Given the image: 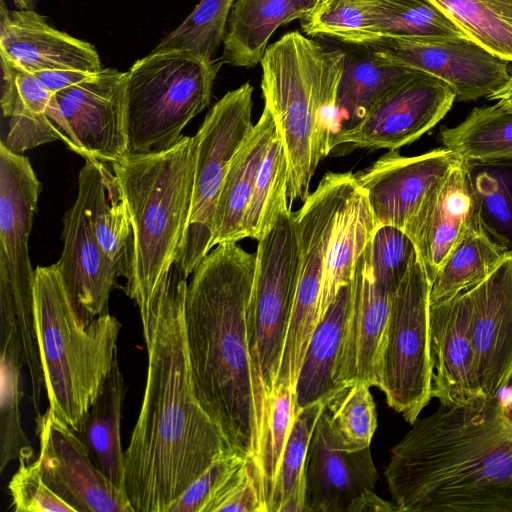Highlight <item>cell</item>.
<instances>
[{
    "mask_svg": "<svg viewBox=\"0 0 512 512\" xmlns=\"http://www.w3.org/2000/svg\"><path fill=\"white\" fill-rule=\"evenodd\" d=\"M186 277L171 268L155 306L146 386L124 451L125 491L134 512H168L180 495L232 450L197 399L184 321Z\"/></svg>",
    "mask_w": 512,
    "mask_h": 512,
    "instance_id": "cell-1",
    "label": "cell"
},
{
    "mask_svg": "<svg viewBox=\"0 0 512 512\" xmlns=\"http://www.w3.org/2000/svg\"><path fill=\"white\" fill-rule=\"evenodd\" d=\"M393 447L398 512H512V391L440 405Z\"/></svg>",
    "mask_w": 512,
    "mask_h": 512,
    "instance_id": "cell-2",
    "label": "cell"
},
{
    "mask_svg": "<svg viewBox=\"0 0 512 512\" xmlns=\"http://www.w3.org/2000/svg\"><path fill=\"white\" fill-rule=\"evenodd\" d=\"M255 262L256 254L236 242L212 248L187 284L184 321L198 401L227 443L256 461L266 396L249 346L248 307Z\"/></svg>",
    "mask_w": 512,
    "mask_h": 512,
    "instance_id": "cell-3",
    "label": "cell"
},
{
    "mask_svg": "<svg viewBox=\"0 0 512 512\" xmlns=\"http://www.w3.org/2000/svg\"><path fill=\"white\" fill-rule=\"evenodd\" d=\"M345 51L329 49L299 31L268 45L261 88L287 158L289 205L304 201L320 161L331 153Z\"/></svg>",
    "mask_w": 512,
    "mask_h": 512,
    "instance_id": "cell-4",
    "label": "cell"
},
{
    "mask_svg": "<svg viewBox=\"0 0 512 512\" xmlns=\"http://www.w3.org/2000/svg\"><path fill=\"white\" fill-rule=\"evenodd\" d=\"M195 137L171 148L127 154L111 165L122 187L134 234L126 293L136 303L148 340L158 295L175 265L188 224L195 173Z\"/></svg>",
    "mask_w": 512,
    "mask_h": 512,
    "instance_id": "cell-5",
    "label": "cell"
},
{
    "mask_svg": "<svg viewBox=\"0 0 512 512\" xmlns=\"http://www.w3.org/2000/svg\"><path fill=\"white\" fill-rule=\"evenodd\" d=\"M34 301L48 409L79 433L117 358L121 323L109 312L85 323L56 264L35 269Z\"/></svg>",
    "mask_w": 512,
    "mask_h": 512,
    "instance_id": "cell-6",
    "label": "cell"
},
{
    "mask_svg": "<svg viewBox=\"0 0 512 512\" xmlns=\"http://www.w3.org/2000/svg\"><path fill=\"white\" fill-rule=\"evenodd\" d=\"M220 60L185 50L152 51L125 72L128 154L174 146L188 122L209 104Z\"/></svg>",
    "mask_w": 512,
    "mask_h": 512,
    "instance_id": "cell-7",
    "label": "cell"
},
{
    "mask_svg": "<svg viewBox=\"0 0 512 512\" xmlns=\"http://www.w3.org/2000/svg\"><path fill=\"white\" fill-rule=\"evenodd\" d=\"M430 288L417 255L394 292L383 343L380 390L410 424L433 398Z\"/></svg>",
    "mask_w": 512,
    "mask_h": 512,
    "instance_id": "cell-8",
    "label": "cell"
},
{
    "mask_svg": "<svg viewBox=\"0 0 512 512\" xmlns=\"http://www.w3.org/2000/svg\"><path fill=\"white\" fill-rule=\"evenodd\" d=\"M248 307L251 358L266 396L276 386L299 277V246L290 205L258 240Z\"/></svg>",
    "mask_w": 512,
    "mask_h": 512,
    "instance_id": "cell-9",
    "label": "cell"
},
{
    "mask_svg": "<svg viewBox=\"0 0 512 512\" xmlns=\"http://www.w3.org/2000/svg\"><path fill=\"white\" fill-rule=\"evenodd\" d=\"M254 88L249 82L227 92L196 133L191 209L175 266L187 278L211 251L217 202L230 165L252 131Z\"/></svg>",
    "mask_w": 512,
    "mask_h": 512,
    "instance_id": "cell-10",
    "label": "cell"
},
{
    "mask_svg": "<svg viewBox=\"0 0 512 512\" xmlns=\"http://www.w3.org/2000/svg\"><path fill=\"white\" fill-rule=\"evenodd\" d=\"M40 190L29 159L0 143V308L13 314L23 352L30 356L39 346L28 240Z\"/></svg>",
    "mask_w": 512,
    "mask_h": 512,
    "instance_id": "cell-11",
    "label": "cell"
},
{
    "mask_svg": "<svg viewBox=\"0 0 512 512\" xmlns=\"http://www.w3.org/2000/svg\"><path fill=\"white\" fill-rule=\"evenodd\" d=\"M45 114L56 141L84 159L112 164L128 154L125 72L103 68L53 93Z\"/></svg>",
    "mask_w": 512,
    "mask_h": 512,
    "instance_id": "cell-12",
    "label": "cell"
},
{
    "mask_svg": "<svg viewBox=\"0 0 512 512\" xmlns=\"http://www.w3.org/2000/svg\"><path fill=\"white\" fill-rule=\"evenodd\" d=\"M456 96L442 80L408 70L372 105L354 127L333 134L331 152L337 147L395 151L411 144L438 124L451 109Z\"/></svg>",
    "mask_w": 512,
    "mask_h": 512,
    "instance_id": "cell-13",
    "label": "cell"
},
{
    "mask_svg": "<svg viewBox=\"0 0 512 512\" xmlns=\"http://www.w3.org/2000/svg\"><path fill=\"white\" fill-rule=\"evenodd\" d=\"M355 185L351 172H329L294 213L299 277L287 328V339L294 344L309 342L318 325L319 297L330 238L337 213Z\"/></svg>",
    "mask_w": 512,
    "mask_h": 512,
    "instance_id": "cell-14",
    "label": "cell"
},
{
    "mask_svg": "<svg viewBox=\"0 0 512 512\" xmlns=\"http://www.w3.org/2000/svg\"><path fill=\"white\" fill-rule=\"evenodd\" d=\"M377 56L444 81L458 101L488 97L508 80V62L467 37L384 38Z\"/></svg>",
    "mask_w": 512,
    "mask_h": 512,
    "instance_id": "cell-15",
    "label": "cell"
},
{
    "mask_svg": "<svg viewBox=\"0 0 512 512\" xmlns=\"http://www.w3.org/2000/svg\"><path fill=\"white\" fill-rule=\"evenodd\" d=\"M36 435L44 481L75 512H134L126 491L96 465L79 434L49 409L37 415Z\"/></svg>",
    "mask_w": 512,
    "mask_h": 512,
    "instance_id": "cell-16",
    "label": "cell"
},
{
    "mask_svg": "<svg viewBox=\"0 0 512 512\" xmlns=\"http://www.w3.org/2000/svg\"><path fill=\"white\" fill-rule=\"evenodd\" d=\"M352 295L335 371V385L360 380L381 388L382 350L394 290L374 276L365 250L352 278Z\"/></svg>",
    "mask_w": 512,
    "mask_h": 512,
    "instance_id": "cell-17",
    "label": "cell"
},
{
    "mask_svg": "<svg viewBox=\"0 0 512 512\" xmlns=\"http://www.w3.org/2000/svg\"><path fill=\"white\" fill-rule=\"evenodd\" d=\"M458 157L445 147L409 157L395 150L354 174L357 185L367 197L376 225L404 230L427 192Z\"/></svg>",
    "mask_w": 512,
    "mask_h": 512,
    "instance_id": "cell-18",
    "label": "cell"
},
{
    "mask_svg": "<svg viewBox=\"0 0 512 512\" xmlns=\"http://www.w3.org/2000/svg\"><path fill=\"white\" fill-rule=\"evenodd\" d=\"M476 218L471 166L458 157L447 173L430 188L404 228L415 245L430 282Z\"/></svg>",
    "mask_w": 512,
    "mask_h": 512,
    "instance_id": "cell-19",
    "label": "cell"
},
{
    "mask_svg": "<svg viewBox=\"0 0 512 512\" xmlns=\"http://www.w3.org/2000/svg\"><path fill=\"white\" fill-rule=\"evenodd\" d=\"M469 297L477 380L492 396L512 377V252Z\"/></svg>",
    "mask_w": 512,
    "mask_h": 512,
    "instance_id": "cell-20",
    "label": "cell"
},
{
    "mask_svg": "<svg viewBox=\"0 0 512 512\" xmlns=\"http://www.w3.org/2000/svg\"><path fill=\"white\" fill-rule=\"evenodd\" d=\"M62 240V254L55 264L80 318L88 323L108 312L119 274L93 232L87 184L81 175L74 205L63 218Z\"/></svg>",
    "mask_w": 512,
    "mask_h": 512,
    "instance_id": "cell-21",
    "label": "cell"
},
{
    "mask_svg": "<svg viewBox=\"0 0 512 512\" xmlns=\"http://www.w3.org/2000/svg\"><path fill=\"white\" fill-rule=\"evenodd\" d=\"M0 56L1 61L31 73L45 70L93 73L103 69L91 43L55 29L34 10H8L3 0Z\"/></svg>",
    "mask_w": 512,
    "mask_h": 512,
    "instance_id": "cell-22",
    "label": "cell"
},
{
    "mask_svg": "<svg viewBox=\"0 0 512 512\" xmlns=\"http://www.w3.org/2000/svg\"><path fill=\"white\" fill-rule=\"evenodd\" d=\"M432 397L441 405L483 395L476 376L467 291L430 303Z\"/></svg>",
    "mask_w": 512,
    "mask_h": 512,
    "instance_id": "cell-23",
    "label": "cell"
},
{
    "mask_svg": "<svg viewBox=\"0 0 512 512\" xmlns=\"http://www.w3.org/2000/svg\"><path fill=\"white\" fill-rule=\"evenodd\" d=\"M378 479L370 447L353 452L337 449L322 412L306 457L304 512H346L361 493L375 489Z\"/></svg>",
    "mask_w": 512,
    "mask_h": 512,
    "instance_id": "cell-24",
    "label": "cell"
},
{
    "mask_svg": "<svg viewBox=\"0 0 512 512\" xmlns=\"http://www.w3.org/2000/svg\"><path fill=\"white\" fill-rule=\"evenodd\" d=\"M87 184L88 212L95 237L119 276L132 275L134 234L119 179L108 163L85 159L79 171Z\"/></svg>",
    "mask_w": 512,
    "mask_h": 512,
    "instance_id": "cell-25",
    "label": "cell"
},
{
    "mask_svg": "<svg viewBox=\"0 0 512 512\" xmlns=\"http://www.w3.org/2000/svg\"><path fill=\"white\" fill-rule=\"evenodd\" d=\"M277 133L270 110L263 112L234 154L217 202L212 247L244 239L243 221L267 149Z\"/></svg>",
    "mask_w": 512,
    "mask_h": 512,
    "instance_id": "cell-26",
    "label": "cell"
},
{
    "mask_svg": "<svg viewBox=\"0 0 512 512\" xmlns=\"http://www.w3.org/2000/svg\"><path fill=\"white\" fill-rule=\"evenodd\" d=\"M1 109L8 119L1 139L10 151L23 154L39 145L56 141L46 110L52 93L31 72L1 61Z\"/></svg>",
    "mask_w": 512,
    "mask_h": 512,
    "instance_id": "cell-27",
    "label": "cell"
},
{
    "mask_svg": "<svg viewBox=\"0 0 512 512\" xmlns=\"http://www.w3.org/2000/svg\"><path fill=\"white\" fill-rule=\"evenodd\" d=\"M352 281V280H351ZM352 283L342 286L309 342L295 386V413L336 392L335 371L351 303Z\"/></svg>",
    "mask_w": 512,
    "mask_h": 512,
    "instance_id": "cell-28",
    "label": "cell"
},
{
    "mask_svg": "<svg viewBox=\"0 0 512 512\" xmlns=\"http://www.w3.org/2000/svg\"><path fill=\"white\" fill-rule=\"evenodd\" d=\"M377 225L365 193L355 185L339 209L322 277L318 322L339 289L350 283L355 265Z\"/></svg>",
    "mask_w": 512,
    "mask_h": 512,
    "instance_id": "cell-29",
    "label": "cell"
},
{
    "mask_svg": "<svg viewBox=\"0 0 512 512\" xmlns=\"http://www.w3.org/2000/svg\"><path fill=\"white\" fill-rule=\"evenodd\" d=\"M302 17L293 0H236L223 39L222 61L245 68L260 64L274 32Z\"/></svg>",
    "mask_w": 512,
    "mask_h": 512,
    "instance_id": "cell-30",
    "label": "cell"
},
{
    "mask_svg": "<svg viewBox=\"0 0 512 512\" xmlns=\"http://www.w3.org/2000/svg\"><path fill=\"white\" fill-rule=\"evenodd\" d=\"M22 352L13 315L0 311V472L14 460L31 462L34 455L21 422Z\"/></svg>",
    "mask_w": 512,
    "mask_h": 512,
    "instance_id": "cell-31",
    "label": "cell"
},
{
    "mask_svg": "<svg viewBox=\"0 0 512 512\" xmlns=\"http://www.w3.org/2000/svg\"><path fill=\"white\" fill-rule=\"evenodd\" d=\"M126 385L116 358L104 388L78 433L101 471L125 490V457L121 444L122 406Z\"/></svg>",
    "mask_w": 512,
    "mask_h": 512,
    "instance_id": "cell-32",
    "label": "cell"
},
{
    "mask_svg": "<svg viewBox=\"0 0 512 512\" xmlns=\"http://www.w3.org/2000/svg\"><path fill=\"white\" fill-rule=\"evenodd\" d=\"M353 47L345 50L336 132L359 123L378 98L410 70L377 56L368 46Z\"/></svg>",
    "mask_w": 512,
    "mask_h": 512,
    "instance_id": "cell-33",
    "label": "cell"
},
{
    "mask_svg": "<svg viewBox=\"0 0 512 512\" xmlns=\"http://www.w3.org/2000/svg\"><path fill=\"white\" fill-rule=\"evenodd\" d=\"M511 252L485 231L477 215L431 280L430 303L449 299L479 284Z\"/></svg>",
    "mask_w": 512,
    "mask_h": 512,
    "instance_id": "cell-34",
    "label": "cell"
},
{
    "mask_svg": "<svg viewBox=\"0 0 512 512\" xmlns=\"http://www.w3.org/2000/svg\"><path fill=\"white\" fill-rule=\"evenodd\" d=\"M439 140L469 163H512V112L476 107L458 125L442 127Z\"/></svg>",
    "mask_w": 512,
    "mask_h": 512,
    "instance_id": "cell-35",
    "label": "cell"
},
{
    "mask_svg": "<svg viewBox=\"0 0 512 512\" xmlns=\"http://www.w3.org/2000/svg\"><path fill=\"white\" fill-rule=\"evenodd\" d=\"M470 40L512 63V0H430Z\"/></svg>",
    "mask_w": 512,
    "mask_h": 512,
    "instance_id": "cell-36",
    "label": "cell"
},
{
    "mask_svg": "<svg viewBox=\"0 0 512 512\" xmlns=\"http://www.w3.org/2000/svg\"><path fill=\"white\" fill-rule=\"evenodd\" d=\"M370 388L364 381H349L326 401L328 434L337 449L353 452L370 447L377 428Z\"/></svg>",
    "mask_w": 512,
    "mask_h": 512,
    "instance_id": "cell-37",
    "label": "cell"
},
{
    "mask_svg": "<svg viewBox=\"0 0 512 512\" xmlns=\"http://www.w3.org/2000/svg\"><path fill=\"white\" fill-rule=\"evenodd\" d=\"M324 408L325 402H317L295 413L269 512H304L306 457L315 426Z\"/></svg>",
    "mask_w": 512,
    "mask_h": 512,
    "instance_id": "cell-38",
    "label": "cell"
},
{
    "mask_svg": "<svg viewBox=\"0 0 512 512\" xmlns=\"http://www.w3.org/2000/svg\"><path fill=\"white\" fill-rule=\"evenodd\" d=\"M287 182V158L277 130L262 161L245 213L244 238L258 241L273 227L281 210L289 205Z\"/></svg>",
    "mask_w": 512,
    "mask_h": 512,
    "instance_id": "cell-39",
    "label": "cell"
},
{
    "mask_svg": "<svg viewBox=\"0 0 512 512\" xmlns=\"http://www.w3.org/2000/svg\"><path fill=\"white\" fill-rule=\"evenodd\" d=\"M380 39L466 37L430 0H368Z\"/></svg>",
    "mask_w": 512,
    "mask_h": 512,
    "instance_id": "cell-40",
    "label": "cell"
},
{
    "mask_svg": "<svg viewBox=\"0 0 512 512\" xmlns=\"http://www.w3.org/2000/svg\"><path fill=\"white\" fill-rule=\"evenodd\" d=\"M310 37H328L349 46H367L380 41L368 0H317L301 19Z\"/></svg>",
    "mask_w": 512,
    "mask_h": 512,
    "instance_id": "cell-41",
    "label": "cell"
},
{
    "mask_svg": "<svg viewBox=\"0 0 512 512\" xmlns=\"http://www.w3.org/2000/svg\"><path fill=\"white\" fill-rule=\"evenodd\" d=\"M477 215L485 231L512 251V163H470Z\"/></svg>",
    "mask_w": 512,
    "mask_h": 512,
    "instance_id": "cell-42",
    "label": "cell"
},
{
    "mask_svg": "<svg viewBox=\"0 0 512 512\" xmlns=\"http://www.w3.org/2000/svg\"><path fill=\"white\" fill-rule=\"evenodd\" d=\"M295 418V388L278 383L266 401L265 421L257 456L266 512H269L282 455Z\"/></svg>",
    "mask_w": 512,
    "mask_h": 512,
    "instance_id": "cell-43",
    "label": "cell"
},
{
    "mask_svg": "<svg viewBox=\"0 0 512 512\" xmlns=\"http://www.w3.org/2000/svg\"><path fill=\"white\" fill-rule=\"evenodd\" d=\"M236 0H200L193 11L156 46L154 51L185 50L212 60L223 42Z\"/></svg>",
    "mask_w": 512,
    "mask_h": 512,
    "instance_id": "cell-44",
    "label": "cell"
},
{
    "mask_svg": "<svg viewBox=\"0 0 512 512\" xmlns=\"http://www.w3.org/2000/svg\"><path fill=\"white\" fill-rule=\"evenodd\" d=\"M364 250L375 278L394 291L417 256L404 230L390 225L377 226Z\"/></svg>",
    "mask_w": 512,
    "mask_h": 512,
    "instance_id": "cell-45",
    "label": "cell"
},
{
    "mask_svg": "<svg viewBox=\"0 0 512 512\" xmlns=\"http://www.w3.org/2000/svg\"><path fill=\"white\" fill-rule=\"evenodd\" d=\"M266 512L262 478L253 457L246 456L226 477L205 512Z\"/></svg>",
    "mask_w": 512,
    "mask_h": 512,
    "instance_id": "cell-46",
    "label": "cell"
},
{
    "mask_svg": "<svg viewBox=\"0 0 512 512\" xmlns=\"http://www.w3.org/2000/svg\"><path fill=\"white\" fill-rule=\"evenodd\" d=\"M8 489L15 512H75L44 481L38 461H19Z\"/></svg>",
    "mask_w": 512,
    "mask_h": 512,
    "instance_id": "cell-47",
    "label": "cell"
},
{
    "mask_svg": "<svg viewBox=\"0 0 512 512\" xmlns=\"http://www.w3.org/2000/svg\"><path fill=\"white\" fill-rule=\"evenodd\" d=\"M245 457L234 449L224 454L180 495L168 512H205L223 481Z\"/></svg>",
    "mask_w": 512,
    "mask_h": 512,
    "instance_id": "cell-48",
    "label": "cell"
},
{
    "mask_svg": "<svg viewBox=\"0 0 512 512\" xmlns=\"http://www.w3.org/2000/svg\"><path fill=\"white\" fill-rule=\"evenodd\" d=\"M33 74L53 94L83 81L89 77L92 72L77 70H45L35 72Z\"/></svg>",
    "mask_w": 512,
    "mask_h": 512,
    "instance_id": "cell-49",
    "label": "cell"
},
{
    "mask_svg": "<svg viewBox=\"0 0 512 512\" xmlns=\"http://www.w3.org/2000/svg\"><path fill=\"white\" fill-rule=\"evenodd\" d=\"M398 512L394 502L379 497L374 490H365L348 506L346 512Z\"/></svg>",
    "mask_w": 512,
    "mask_h": 512,
    "instance_id": "cell-50",
    "label": "cell"
},
{
    "mask_svg": "<svg viewBox=\"0 0 512 512\" xmlns=\"http://www.w3.org/2000/svg\"><path fill=\"white\" fill-rule=\"evenodd\" d=\"M487 98L496 101V104L501 108L512 112V73H510L506 83Z\"/></svg>",
    "mask_w": 512,
    "mask_h": 512,
    "instance_id": "cell-51",
    "label": "cell"
},
{
    "mask_svg": "<svg viewBox=\"0 0 512 512\" xmlns=\"http://www.w3.org/2000/svg\"><path fill=\"white\" fill-rule=\"evenodd\" d=\"M316 1L317 0H293V3L304 17L314 7Z\"/></svg>",
    "mask_w": 512,
    "mask_h": 512,
    "instance_id": "cell-52",
    "label": "cell"
},
{
    "mask_svg": "<svg viewBox=\"0 0 512 512\" xmlns=\"http://www.w3.org/2000/svg\"><path fill=\"white\" fill-rule=\"evenodd\" d=\"M18 10H34L37 0H12Z\"/></svg>",
    "mask_w": 512,
    "mask_h": 512,
    "instance_id": "cell-53",
    "label": "cell"
},
{
    "mask_svg": "<svg viewBox=\"0 0 512 512\" xmlns=\"http://www.w3.org/2000/svg\"><path fill=\"white\" fill-rule=\"evenodd\" d=\"M507 385H509V386H511V387H512V377L510 378V380H509V382H508V384H507Z\"/></svg>",
    "mask_w": 512,
    "mask_h": 512,
    "instance_id": "cell-54",
    "label": "cell"
}]
</instances>
